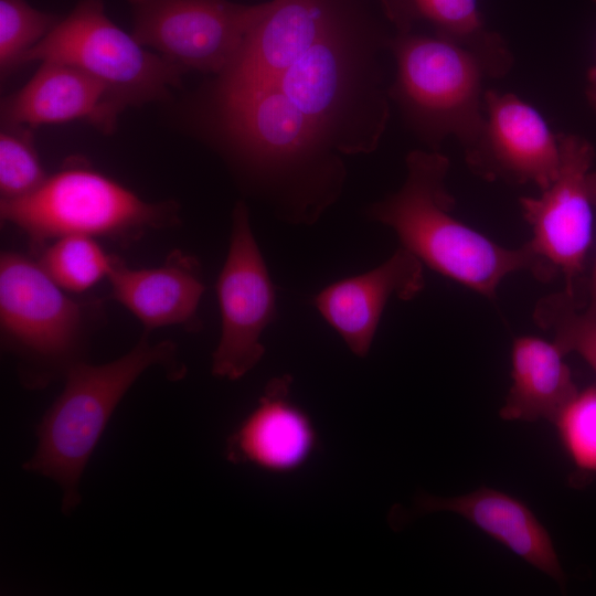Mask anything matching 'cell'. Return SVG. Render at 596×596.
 <instances>
[{
    "mask_svg": "<svg viewBox=\"0 0 596 596\" xmlns=\"http://www.w3.org/2000/svg\"><path fill=\"white\" fill-rule=\"evenodd\" d=\"M217 95L222 124L274 215L290 225L316 223L342 191L337 151L272 83Z\"/></svg>",
    "mask_w": 596,
    "mask_h": 596,
    "instance_id": "cell-1",
    "label": "cell"
},
{
    "mask_svg": "<svg viewBox=\"0 0 596 596\" xmlns=\"http://www.w3.org/2000/svg\"><path fill=\"white\" fill-rule=\"evenodd\" d=\"M405 163L402 187L369 205L365 216L392 228L400 245L425 266L489 299L511 274L526 272L546 283L556 276L528 242L515 248L502 246L454 215L446 156L414 150Z\"/></svg>",
    "mask_w": 596,
    "mask_h": 596,
    "instance_id": "cell-2",
    "label": "cell"
},
{
    "mask_svg": "<svg viewBox=\"0 0 596 596\" xmlns=\"http://www.w3.org/2000/svg\"><path fill=\"white\" fill-rule=\"evenodd\" d=\"M155 365L163 368L171 380H180L187 372L172 341L151 343L145 332L120 358L97 365L78 361L65 373V386L40 422L36 450L24 465L61 486L64 512L79 502L78 481L114 409L137 379Z\"/></svg>",
    "mask_w": 596,
    "mask_h": 596,
    "instance_id": "cell-3",
    "label": "cell"
},
{
    "mask_svg": "<svg viewBox=\"0 0 596 596\" xmlns=\"http://www.w3.org/2000/svg\"><path fill=\"white\" fill-rule=\"evenodd\" d=\"M354 29L351 17L264 82L281 91L342 155L373 151L389 120L387 97L371 47Z\"/></svg>",
    "mask_w": 596,
    "mask_h": 596,
    "instance_id": "cell-4",
    "label": "cell"
},
{
    "mask_svg": "<svg viewBox=\"0 0 596 596\" xmlns=\"http://www.w3.org/2000/svg\"><path fill=\"white\" fill-rule=\"evenodd\" d=\"M0 215L29 237L35 252L66 235L129 243L180 222L174 201H146L84 163L63 167L23 198L1 200Z\"/></svg>",
    "mask_w": 596,
    "mask_h": 596,
    "instance_id": "cell-5",
    "label": "cell"
},
{
    "mask_svg": "<svg viewBox=\"0 0 596 596\" xmlns=\"http://www.w3.org/2000/svg\"><path fill=\"white\" fill-rule=\"evenodd\" d=\"M99 313L97 302L70 296L36 259L17 252L1 254V342L19 358L28 386H44L82 361Z\"/></svg>",
    "mask_w": 596,
    "mask_h": 596,
    "instance_id": "cell-6",
    "label": "cell"
},
{
    "mask_svg": "<svg viewBox=\"0 0 596 596\" xmlns=\"http://www.w3.org/2000/svg\"><path fill=\"white\" fill-rule=\"evenodd\" d=\"M387 46L396 61L389 95L408 125L434 149L447 137L471 147L485 125L482 81L489 76L479 57L451 40L411 31Z\"/></svg>",
    "mask_w": 596,
    "mask_h": 596,
    "instance_id": "cell-7",
    "label": "cell"
},
{
    "mask_svg": "<svg viewBox=\"0 0 596 596\" xmlns=\"http://www.w3.org/2000/svg\"><path fill=\"white\" fill-rule=\"evenodd\" d=\"M33 61H58L85 71L107 85L125 108L170 98L185 72L118 28L102 0H81L25 53L23 64Z\"/></svg>",
    "mask_w": 596,
    "mask_h": 596,
    "instance_id": "cell-8",
    "label": "cell"
},
{
    "mask_svg": "<svg viewBox=\"0 0 596 596\" xmlns=\"http://www.w3.org/2000/svg\"><path fill=\"white\" fill-rule=\"evenodd\" d=\"M134 38L183 70L221 75L236 58L268 2L128 0Z\"/></svg>",
    "mask_w": 596,
    "mask_h": 596,
    "instance_id": "cell-9",
    "label": "cell"
},
{
    "mask_svg": "<svg viewBox=\"0 0 596 596\" xmlns=\"http://www.w3.org/2000/svg\"><path fill=\"white\" fill-rule=\"evenodd\" d=\"M215 291L222 328L212 356V373L235 381L262 360L263 333L277 317L276 288L243 201L233 209L228 251Z\"/></svg>",
    "mask_w": 596,
    "mask_h": 596,
    "instance_id": "cell-10",
    "label": "cell"
},
{
    "mask_svg": "<svg viewBox=\"0 0 596 596\" xmlns=\"http://www.w3.org/2000/svg\"><path fill=\"white\" fill-rule=\"evenodd\" d=\"M560 168L551 184L538 196H521L523 219L531 227L528 244L564 278V294L575 301L593 238L594 210L588 174L595 148L574 134H557Z\"/></svg>",
    "mask_w": 596,
    "mask_h": 596,
    "instance_id": "cell-11",
    "label": "cell"
},
{
    "mask_svg": "<svg viewBox=\"0 0 596 596\" xmlns=\"http://www.w3.org/2000/svg\"><path fill=\"white\" fill-rule=\"evenodd\" d=\"M483 100L481 135L465 149L469 169L487 181L546 189L560 168L557 135L534 107L514 94L488 89Z\"/></svg>",
    "mask_w": 596,
    "mask_h": 596,
    "instance_id": "cell-12",
    "label": "cell"
},
{
    "mask_svg": "<svg viewBox=\"0 0 596 596\" xmlns=\"http://www.w3.org/2000/svg\"><path fill=\"white\" fill-rule=\"evenodd\" d=\"M351 17L344 0L268 1L238 55L220 75L217 92L274 79Z\"/></svg>",
    "mask_w": 596,
    "mask_h": 596,
    "instance_id": "cell-13",
    "label": "cell"
},
{
    "mask_svg": "<svg viewBox=\"0 0 596 596\" xmlns=\"http://www.w3.org/2000/svg\"><path fill=\"white\" fill-rule=\"evenodd\" d=\"M424 288V264L400 245L373 269L322 288L312 302L348 349L365 358L390 299L412 300Z\"/></svg>",
    "mask_w": 596,
    "mask_h": 596,
    "instance_id": "cell-14",
    "label": "cell"
},
{
    "mask_svg": "<svg viewBox=\"0 0 596 596\" xmlns=\"http://www.w3.org/2000/svg\"><path fill=\"white\" fill-rule=\"evenodd\" d=\"M125 107L111 91L85 71L42 61L29 82L1 103V121L34 128L84 120L110 134Z\"/></svg>",
    "mask_w": 596,
    "mask_h": 596,
    "instance_id": "cell-15",
    "label": "cell"
},
{
    "mask_svg": "<svg viewBox=\"0 0 596 596\" xmlns=\"http://www.w3.org/2000/svg\"><path fill=\"white\" fill-rule=\"evenodd\" d=\"M291 384L289 374L268 381L256 406L227 439L230 461L287 473L309 459L318 436L308 414L292 401Z\"/></svg>",
    "mask_w": 596,
    "mask_h": 596,
    "instance_id": "cell-16",
    "label": "cell"
},
{
    "mask_svg": "<svg viewBox=\"0 0 596 596\" xmlns=\"http://www.w3.org/2000/svg\"><path fill=\"white\" fill-rule=\"evenodd\" d=\"M111 298L130 311L147 332L171 326L196 332L205 291L200 262L182 251L152 268H131L118 257L108 276Z\"/></svg>",
    "mask_w": 596,
    "mask_h": 596,
    "instance_id": "cell-17",
    "label": "cell"
},
{
    "mask_svg": "<svg viewBox=\"0 0 596 596\" xmlns=\"http://www.w3.org/2000/svg\"><path fill=\"white\" fill-rule=\"evenodd\" d=\"M416 507L417 511L423 513L446 511L465 518L560 585L565 583V575L547 530L517 498L482 487L458 497L422 496Z\"/></svg>",
    "mask_w": 596,
    "mask_h": 596,
    "instance_id": "cell-18",
    "label": "cell"
},
{
    "mask_svg": "<svg viewBox=\"0 0 596 596\" xmlns=\"http://www.w3.org/2000/svg\"><path fill=\"white\" fill-rule=\"evenodd\" d=\"M565 352L553 340L517 337L511 347V386L499 415L505 421L553 423L577 393Z\"/></svg>",
    "mask_w": 596,
    "mask_h": 596,
    "instance_id": "cell-19",
    "label": "cell"
},
{
    "mask_svg": "<svg viewBox=\"0 0 596 596\" xmlns=\"http://www.w3.org/2000/svg\"><path fill=\"white\" fill-rule=\"evenodd\" d=\"M398 32H409L413 22L430 24L435 34L476 54L490 77L505 75L512 55L502 38L486 28L477 0H382Z\"/></svg>",
    "mask_w": 596,
    "mask_h": 596,
    "instance_id": "cell-20",
    "label": "cell"
},
{
    "mask_svg": "<svg viewBox=\"0 0 596 596\" xmlns=\"http://www.w3.org/2000/svg\"><path fill=\"white\" fill-rule=\"evenodd\" d=\"M36 252L45 273L70 294H82L107 279L116 260L96 238L83 235L55 238Z\"/></svg>",
    "mask_w": 596,
    "mask_h": 596,
    "instance_id": "cell-21",
    "label": "cell"
},
{
    "mask_svg": "<svg viewBox=\"0 0 596 596\" xmlns=\"http://www.w3.org/2000/svg\"><path fill=\"white\" fill-rule=\"evenodd\" d=\"M30 127L3 124L0 132L1 200L23 198L47 179Z\"/></svg>",
    "mask_w": 596,
    "mask_h": 596,
    "instance_id": "cell-22",
    "label": "cell"
},
{
    "mask_svg": "<svg viewBox=\"0 0 596 596\" xmlns=\"http://www.w3.org/2000/svg\"><path fill=\"white\" fill-rule=\"evenodd\" d=\"M535 323L554 333V341L567 354H579L596 373V320L585 318L564 292L540 299L533 311Z\"/></svg>",
    "mask_w": 596,
    "mask_h": 596,
    "instance_id": "cell-23",
    "label": "cell"
},
{
    "mask_svg": "<svg viewBox=\"0 0 596 596\" xmlns=\"http://www.w3.org/2000/svg\"><path fill=\"white\" fill-rule=\"evenodd\" d=\"M54 15L25 0H0V68L6 75L23 64L25 53L55 25Z\"/></svg>",
    "mask_w": 596,
    "mask_h": 596,
    "instance_id": "cell-24",
    "label": "cell"
},
{
    "mask_svg": "<svg viewBox=\"0 0 596 596\" xmlns=\"http://www.w3.org/2000/svg\"><path fill=\"white\" fill-rule=\"evenodd\" d=\"M553 424L574 466L596 473V385L578 390Z\"/></svg>",
    "mask_w": 596,
    "mask_h": 596,
    "instance_id": "cell-25",
    "label": "cell"
},
{
    "mask_svg": "<svg viewBox=\"0 0 596 596\" xmlns=\"http://www.w3.org/2000/svg\"><path fill=\"white\" fill-rule=\"evenodd\" d=\"M588 189L596 210V170H592L588 174ZM581 312L585 318L596 320V253L588 281L587 301Z\"/></svg>",
    "mask_w": 596,
    "mask_h": 596,
    "instance_id": "cell-26",
    "label": "cell"
},
{
    "mask_svg": "<svg viewBox=\"0 0 596 596\" xmlns=\"http://www.w3.org/2000/svg\"><path fill=\"white\" fill-rule=\"evenodd\" d=\"M596 2V0H594ZM586 96L596 111V57L593 66L589 67L586 75Z\"/></svg>",
    "mask_w": 596,
    "mask_h": 596,
    "instance_id": "cell-27",
    "label": "cell"
}]
</instances>
